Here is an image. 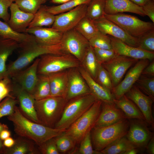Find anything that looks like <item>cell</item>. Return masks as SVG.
Masks as SVG:
<instances>
[{"mask_svg":"<svg viewBox=\"0 0 154 154\" xmlns=\"http://www.w3.org/2000/svg\"><path fill=\"white\" fill-rule=\"evenodd\" d=\"M7 118L13 123L16 133L33 141L39 146L49 139L62 135L66 130L34 122L24 116L16 106L13 112L8 116Z\"/></svg>","mask_w":154,"mask_h":154,"instance_id":"1","label":"cell"},{"mask_svg":"<svg viewBox=\"0 0 154 154\" xmlns=\"http://www.w3.org/2000/svg\"><path fill=\"white\" fill-rule=\"evenodd\" d=\"M21 48L22 50L19 57L7 67L4 78L12 77L42 55L66 53L64 51L60 43L54 45H45L38 43L35 40Z\"/></svg>","mask_w":154,"mask_h":154,"instance_id":"2","label":"cell"},{"mask_svg":"<svg viewBox=\"0 0 154 154\" xmlns=\"http://www.w3.org/2000/svg\"><path fill=\"white\" fill-rule=\"evenodd\" d=\"M97 99L93 94L90 93L68 100L54 127L67 129L87 111Z\"/></svg>","mask_w":154,"mask_h":154,"instance_id":"3","label":"cell"},{"mask_svg":"<svg viewBox=\"0 0 154 154\" xmlns=\"http://www.w3.org/2000/svg\"><path fill=\"white\" fill-rule=\"evenodd\" d=\"M130 123L125 119L113 124L94 127L91 131L92 141L94 150L101 151L117 140L125 136Z\"/></svg>","mask_w":154,"mask_h":154,"instance_id":"4","label":"cell"},{"mask_svg":"<svg viewBox=\"0 0 154 154\" xmlns=\"http://www.w3.org/2000/svg\"><path fill=\"white\" fill-rule=\"evenodd\" d=\"M68 100L63 97L52 96L35 100V108L40 123L54 127Z\"/></svg>","mask_w":154,"mask_h":154,"instance_id":"5","label":"cell"},{"mask_svg":"<svg viewBox=\"0 0 154 154\" xmlns=\"http://www.w3.org/2000/svg\"><path fill=\"white\" fill-rule=\"evenodd\" d=\"M102 102L97 99L81 117L66 129L64 133L71 137L76 144L94 127L100 112Z\"/></svg>","mask_w":154,"mask_h":154,"instance_id":"6","label":"cell"},{"mask_svg":"<svg viewBox=\"0 0 154 154\" xmlns=\"http://www.w3.org/2000/svg\"><path fill=\"white\" fill-rule=\"evenodd\" d=\"M37 67L38 74L48 75L67 70L78 68L80 62L72 55L48 54L40 56Z\"/></svg>","mask_w":154,"mask_h":154,"instance_id":"7","label":"cell"},{"mask_svg":"<svg viewBox=\"0 0 154 154\" xmlns=\"http://www.w3.org/2000/svg\"><path fill=\"white\" fill-rule=\"evenodd\" d=\"M104 17L118 25L129 35L136 38L154 29L153 23L144 21L135 16L123 13L105 14Z\"/></svg>","mask_w":154,"mask_h":154,"instance_id":"8","label":"cell"},{"mask_svg":"<svg viewBox=\"0 0 154 154\" xmlns=\"http://www.w3.org/2000/svg\"><path fill=\"white\" fill-rule=\"evenodd\" d=\"M61 44L64 51L81 62L90 46L89 40L74 28L63 33Z\"/></svg>","mask_w":154,"mask_h":154,"instance_id":"9","label":"cell"},{"mask_svg":"<svg viewBox=\"0 0 154 154\" xmlns=\"http://www.w3.org/2000/svg\"><path fill=\"white\" fill-rule=\"evenodd\" d=\"M87 5L82 4L70 11L55 15L51 27L62 33L74 28L86 16Z\"/></svg>","mask_w":154,"mask_h":154,"instance_id":"10","label":"cell"},{"mask_svg":"<svg viewBox=\"0 0 154 154\" xmlns=\"http://www.w3.org/2000/svg\"><path fill=\"white\" fill-rule=\"evenodd\" d=\"M150 62L147 59L139 60L134 65L124 79L113 88L111 92L115 99H119L131 89Z\"/></svg>","mask_w":154,"mask_h":154,"instance_id":"11","label":"cell"},{"mask_svg":"<svg viewBox=\"0 0 154 154\" xmlns=\"http://www.w3.org/2000/svg\"><path fill=\"white\" fill-rule=\"evenodd\" d=\"M139 60L118 55L102 64L110 76L113 88L120 82L128 69Z\"/></svg>","mask_w":154,"mask_h":154,"instance_id":"12","label":"cell"},{"mask_svg":"<svg viewBox=\"0 0 154 154\" xmlns=\"http://www.w3.org/2000/svg\"><path fill=\"white\" fill-rule=\"evenodd\" d=\"M94 21L101 33L118 39L128 45L137 47V38L130 36L121 27L104 16Z\"/></svg>","mask_w":154,"mask_h":154,"instance_id":"13","label":"cell"},{"mask_svg":"<svg viewBox=\"0 0 154 154\" xmlns=\"http://www.w3.org/2000/svg\"><path fill=\"white\" fill-rule=\"evenodd\" d=\"M125 95L136 104L143 115L145 121L153 127L154 120L152 107L154 101L135 84Z\"/></svg>","mask_w":154,"mask_h":154,"instance_id":"14","label":"cell"},{"mask_svg":"<svg viewBox=\"0 0 154 154\" xmlns=\"http://www.w3.org/2000/svg\"><path fill=\"white\" fill-rule=\"evenodd\" d=\"M40 58H37L31 65L25 70H22L12 77L16 84L32 94L38 78L37 67Z\"/></svg>","mask_w":154,"mask_h":154,"instance_id":"15","label":"cell"},{"mask_svg":"<svg viewBox=\"0 0 154 154\" xmlns=\"http://www.w3.org/2000/svg\"><path fill=\"white\" fill-rule=\"evenodd\" d=\"M112 48L118 55L139 60L147 59L150 61L154 58V52L145 51L127 44L121 40L108 35Z\"/></svg>","mask_w":154,"mask_h":154,"instance_id":"16","label":"cell"},{"mask_svg":"<svg viewBox=\"0 0 154 154\" xmlns=\"http://www.w3.org/2000/svg\"><path fill=\"white\" fill-rule=\"evenodd\" d=\"M68 88L66 99L68 100L81 95L92 93L78 68L67 70Z\"/></svg>","mask_w":154,"mask_h":154,"instance_id":"17","label":"cell"},{"mask_svg":"<svg viewBox=\"0 0 154 154\" xmlns=\"http://www.w3.org/2000/svg\"><path fill=\"white\" fill-rule=\"evenodd\" d=\"M126 119L127 118L125 114L114 102H102L101 110L94 127L111 125Z\"/></svg>","mask_w":154,"mask_h":154,"instance_id":"18","label":"cell"},{"mask_svg":"<svg viewBox=\"0 0 154 154\" xmlns=\"http://www.w3.org/2000/svg\"><path fill=\"white\" fill-rule=\"evenodd\" d=\"M138 120L132 121L130 123L126 135L128 139L136 148L146 146L153 137L147 126Z\"/></svg>","mask_w":154,"mask_h":154,"instance_id":"19","label":"cell"},{"mask_svg":"<svg viewBox=\"0 0 154 154\" xmlns=\"http://www.w3.org/2000/svg\"><path fill=\"white\" fill-rule=\"evenodd\" d=\"M25 33L33 35L37 42L48 45L60 43L63 34V33L52 27L27 28Z\"/></svg>","mask_w":154,"mask_h":154,"instance_id":"20","label":"cell"},{"mask_svg":"<svg viewBox=\"0 0 154 154\" xmlns=\"http://www.w3.org/2000/svg\"><path fill=\"white\" fill-rule=\"evenodd\" d=\"M9 8L10 16L8 24L14 31L19 33H25L34 14L21 10L15 3L13 2Z\"/></svg>","mask_w":154,"mask_h":154,"instance_id":"21","label":"cell"},{"mask_svg":"<svg viewBox=\"0 0 154 154\" xmlns=\"http://www.w3.org/2000/svg\"><path fill=\"white\" fill-rule=\"evenodd\" d=\"M104 11L108 14L128 12L143 17L145 16L142 7L130 0H106Z\"/></svg>","mask_w":154,"mask_h":154,"instance_id":"22","label":"cell"},{"mask_svg":"<svg viewBox=\"0 0 154 154\" xmlns=\"http://www.w3.org/2000/svg\"><path fill=\"white\" fill-rule=\"evenodd\" d=\"M14 89L21 108L25 115L31 121L40 123L35 109V100L32 95L16 84Z\"/></svg>","mask_w":154,"mask_h":154,"instance_id":"23","label":"cell"},{"mask_svg":"<svg viewBox=\"0 0 154 154\" xmlns=\"http://www.w3.org/2000/svg\"><path fill=\"white\" fill-rule=\"evenodd\" d=\"M78 68L86 81L91 93L98 99L103 102H114L115 98L111 92L96 82L81 66L78 67Z\"/></svg>","mask_w":154,"mask_h":154,"instance_id":"24","label":"cell"},{"mask_svg":"<svg viewBox=\"0 0 154 154\" xmlns=\"http://www.w3.org/2000/svg\"><path fill=\"white\" fill-rule=\"evenodd\" d=\"M0 38L14 40L19 43L21 48L35 41L33 35L17 32L11 28L7 23L0 20Z\"/></svg>","mask_w":154,"mask_h":154,"instance_id":"25","label":"cell"},{"mask_svg":"<svg viewBox=\"0 0 154 154\" xmlns=\"http://www.w3.org/2000/svg\"><path fill=\"white\" fill-rule=\"evenodd\" d=\"M50 88V96L66 99L68 88L67 70L48 75Z\"/></svg>","mask_w":154,"mask_h":154,"instance_id":"26","label":"cell"},{"mask_svg":"<svg viewBox=\"0 0 154 154\" xmlns=\"http://www.w3.org/2000/svg\"><path fill=\"white\" fill-rule=\"evenodd\" d=\"M113 102L123 112L127 118L145 121L144 116L138 108L125 95L119 99H114Z\"/></svg>","mask_w":154,"mask_h":154,"instance_id":"27","label":"cell"},{"mask_svg":"<svg viewBox=\"0 0 154 154\" xmlns=\"http://www.w3.org/2000/svg\"><path fill=\"white\" fill-rule=\"evenodd\" d=\"M19 48V44L15 41L0 38V80L4 78L7 59L15 50Z\"/></svg>","mask_w":154,"mask_h":154,"instance_id":"28","label":"cell"},{"mask_svg":"<svg viewBox=\"0 0 154 154\" xmlns=\"http://www.w3.org/2000/svg\"><path fill=\"white\" fill-rule=\"evenodd\" d=\"M48 6L42 5L34 14L33 20L27 28L52 26L55 15L48 12Z\"/></svg>","mask_w":154,"mask_h":154,"instance_id":"29","label":"cell"},{"mask_svg":"<svg viewBox=\"0 0 154 154\" xmlns=\"http://www.w3.org/2000/svg\"><path fill=\"white\" fill-rule=\"evenodd\" d=\"M80 64V66L95 80L100 64L98 62L93 48L91 46L88 48Z\"/></svg>","mask_w":154,"mask_h":154,"instance_id":"30","label":"cell"},{"mask_svg":"<svg viewBox=\"0 0 154 154\" xmlns=\"http://www.w3.org/2000/svg\"><path fill=\"white\" fill-rule=\"evenodd\" d=\"M31 95L35 100L50 96V88L48 75L38 74V80Z\"/></svg>","mask_w":154,"mask_h":154,"instance_id":"31","label":"cell"},{"mask_svg":"<svg viewBox=\"0 0 154 154\" xmlns=\"http://www.w3.org/2000/svg\"><path fill=\"white\" fill-rule=\"evenodd\" d=\"M137 148L124 136L114 141L100 151L102 154H124L129 149Z\"/></svg>","mask_w":154,"mask_h":154,"instance_id":"32","label":"cell"},{"mask_svg":"<svg viewBox=\"0 0 154 154\" xmlns=\"http://www.w3.org/2000/svg\"><path fill=\"white\" fill-rule=\"evenodd\" d=\"M74 28L88 40L99 31L94 21L86 16L82 19Z\"/></svg>","mask_w":154,"mask_h":154,"instance_id":"33","label":"cell"},{"mask_svg":"<svg viewBox=\"0 0 154 154\" xmlns=\"http://www.w3.org/2000/svg\"><path fill=\"white\" fill-rule=\"evenodd\" d=\"M106 0H91L87 5L86 16L94 21L104 16Z\"/></svg>","mask_w":154,"mask_h":154,"instance_id":"34","label":"cell"},{"mask_svg":"<svg viewBox=\"0 0 154 154\" xmlns=\"http://www.w3.org/2000/svg\"><path fill=\"white\" fill-rule=\"evenodd\" d=\"M91 0H71L58 5L48 7L47 10L51 13L56 15L70 11L84 4H88Z\"/></svg>","mask_w":154,"mask_h":154,"instance_id":"35","label":"cell"},{"mask_svg":"<svg viewBox=\"0 0 154 154\" xmlns=\"http://www.w3.org/2000/svg\"><path fill=\"white\" fill-rule=\"evenodd\" d=\"M135 84L154 101V77L141 74Z\"/></svg>","mask_w":154,"mask_h":154,"instance_id":"36","label":"cell"},{"mask_svg":"<svg viewBox=\"0 0 154 154\" xmlns=\"http://www.w3.org/2000/svg\"><path fill=\"white\" fill-rule=\"evenodd\" d=\"M48 0H15V3L21 10L35 14Z\"/></svg>","mask_w":154,"mask_h":154,"instance_id":"37","label":"cell"},{"mask_svg":"<svg viewBox=\"0 0 154 154\" xmlns=\"http://www.w3.org/2000/svg\"><path fill=\"white\" fill-rule=\"evenodd\" d=\"M89 42L90 46L93 48L104 49L112 48L109 35L104 34L99 31L89 40Z\"/></svg>","mask_w":154,"mask_h":154,"instance_id":"38","label":"cell"},{"mask_svg":"<svg viewBox=\"0 0 154 154\" xmlns=\"http://www.w3.org/2000/svg\"><path fill=\"white\" fill-rule=\"evenodd\" d=\"M137 48L149 52H154V29L147 31L137 38Z\"/></svg>","mask_w":154,"mask_h":154,"instance_id":"39","label":"cell"},{"mask_svg":"<svg viewBox=\"0 0 154 154\" xmlns=\"http://www.w3.org/2000/svg\"><path fill=\"white\" fill-rule=\"evenodd\" d=\"M33 149L31 143L27 140L18 139L15 141L13 146L6 149L4 153L8 154H25L32 152Z\"/></svg>","mask_w":154,"mask_h":154,"instance_id":"40","label":"cell"},{"mask_svg":"<svg viewBox=\"0 0 154 154\" xmlns=\"http://www.w3.org/2000/svg\"><path fill=\"white\" fill-rule=\"evenodd\" d=\"M54 139L57 148L60 153H64L68 152L74 148L76 144L71 137L64 133L55 137Z\"/></svg>","mask_w":154,"mask_h":154,"instance_id":"41","label":"cell"},{"mask_svg":"<svg viewBox=\"0 0 154 154\" xmlns=\"http://www.w3.org/2000/svg\"><path fill=\"white\" fill-rule=\"evenodd\" d=\"M95 80L102 86L112 92L113 86L111 78L108 72L101 64L99 66Z\"/></svg>","mask_w":154,"mask_h":154,"instance_id":"42","label":"cell"},{"mask_svg":"<svg viewBox=\"0 0 154 154\" xmlns=\"http://www.w3.org/2000/svg\"><path fill=\"white\" fill-rule=\"evenodd\" d=\"M17 102V100L10 95L2 100L0 102V118L11 114Z\"/></svg>","mask_w":154,"mask_h":154,"instance_id":"43","label":"cell"},{"mask_svg":"<svg viewBox=\"0 0 154 154\" xmlns=\"http://www.w3.org/2000/svg\"><path fill=\"white\" fill-rule=\"evenodd\" d=\"M78 153L80 154H102L100 151L93 149L91 135V131L88 132L80 143Z\"/></svg>","mask_w":154,"mask_h":154,"instance_id":"44","label":"cell"},{"mask_svg":"<svg viewBox=\"0 0 154 154\" xmlns=\"http://www.w3.org/2000/svg\"><path fill=\"white\" fill-rule=\"evenodd\" d=\"M94 52L99 64L108 62L118 55L114 50L93 48Z\"/></svg>","mask_w":154,"mask_h":154,"instance_id":"45","label":"cell"},{"mask_svg":"<svg viewBox=\"0 0 154 154\" xmlns=\"http://www.w3.org/2000/svg\"><path fill=\"white\" fill-rule=\"evenodd\" d=\"M54 138L49 139L39 146L40 150L42 153L60 154L57 148Z\"/></svg>","mask_w":154,"mask_h":154,"instance_id":"46","label":"cell"},{"mask_svg":"<svg viewBox=\"0 0 154 154\" xmlns=\"http://www.w3.org/2000/svg\"><path fill=\"white\" fill-rule=\"evenodd\" d=\"M13 2L10 0H0V18L7 23L9 20L10 16L8 9Z\"/></svg>","mask_w":154,"mask_h":154,"instance_id":"47","label":"cell"},{"mask_svg":"<svg viewBox=\"0 0 154 154\" xmlns=\"http://www.w3.org/2000/svg\"><path fill=\"white\" fill-rule=\"evenodd\" d=\"M142 7L145 15L154 23V1L148 0Z\"/></svg>","mask_w":154,"mask_h":154,"instance_id":"48","label":"cell"},{"mask_svg":"<svg viewBox=\"0 0 154 154\" xmlns=\"http://www.w3.org/2000/svg\"><path fill=\"white\" fill-rule=\"evenodd\" d=\"M9 78H5L0 80V98H4L10 96Z\"/></svg>","mask_w":154,"mask_h":154,"instance_id":"49","label":"cell"},{"mask_svg":"<svg viewBox=\"0 0 154 154\" xmlns=\"http://www.w3.org/2000/svg\"><path fill=\"white\" fill-rule=\"evenodd\" d=\"M141 74L150 77H154V61L153 60L143 70Z\"/></svg>","mask_w":154,"mask_h":154,"instance_id":"50","label":"cell"},{"mask_svg":"<svg viewBox=\"0 0 154 154\" xmlns=\"http://www.w3.org/2000/svg\"><path fill=\"white\" fill-rule=\"evenodd\" d=\"M15 141L12 138L9 137L4 140L3 144L5 147L9 148L11 147L14 144Z\"/></svg>","mask_w":154,"mask_h":154,"instance_id":"51","label":"cell"},{"mask_svg":"<svg viewBox=\"0 0 154 154\" xmlns=\"http://www.w3.org/2000/svg\"><path fill=\"white\" fill-rule=\"evenodd\" d=\"M147 150L151 154H154V138L153 137L148 142L147 145Z\"/></svg>","mask_w":154,"mask_h":154,"instance_id":"52","label":"cell"},{"mask_svg":"<svg viewBox=\"0 0 154 154\" xmlns=\"http://www.w3.org/2000/svg\"><path fill=\"white\" fill-rule=\"evenodd\" d=\"M10 135V132L8 129H6L2 131L0 133V138L3 141L9 137Z\"/></svg>","mask_w":154,"mask_h":154,"instance_id":"53","label":"cell"},{"mask_svg":"<svg viewBox=\"0 0 154 154\" xmlns=\"http://www.w3.org/2000/svg\"><path fill=\"white\" fill-rule=\"evenodd\" d=\"M137 5L142 7L148 0H130Z\"/></svg>","mask_w":154,"mask_h":154,"instance_id":"54","label":"cell"},{"mask_svg":"<svg viewBox=\"0 0 154 154\" xmlns=\"http://www.w3.org/2000/svg\"><path fill=\"white\" fill-rule=\"evenodd\" d=\"M70 0H50L52 3L60 5Z\"/></svg>","mask_w":154,"mask_h":154,"instance_id":"55","label":"cell"},{"mask_svg":"<svg viewBox=\"0 0 154 154\" xmlns=\"http://www.w3.org/2000/svg\"><path fill=\"white\" fill-rule=\"evenodd\" d=\"M138 151L136 148H134L129 150L125 152L124 154H136Z\"/></svg>","mask_w":154,"mask_h":154,"instance_id":"56","label":"cell"},{"mask_svg":"<svg viewBox=\"0 0 154 154\" xmlns=\"http://www.w3.org/2000/svg\"><path fill=\"white\" fill-rule=\"evenodd\" d=\"M8 129V127L7 125L4 124H2L0 123V133L2 131Z\"/></svg>","mask_w":154,"mask_h":154,"instance_id":"57","label":"cell"},{"mask_svg":"<svg viewBox=\"0 0 154 154\" xmlns=\"http://www.w3.org/2000/svg\"><path fill=\"white\" fill-rule=\"evenodd\" d=\"M3 141L0 138V150L2 149L4 146Z\"/></svg>","mask_w":154,"mask_h":154,"instance_id":"58","label":"cell"},{"mask_svg":"<svg viewBox=\"0 0 154 154\" xmlns=\"http://www.w3.org/2000/svg\"><path fill=\"white\" fill-rule=\"evenodd\" d=\"M3 98H0V102L2 100Z\"/></svg>","mask_w":154,"mask_h":154,"instance_id":"59","label":"cell"},{"mask_svg":"<svg viewBox=\"0 0 154 154\" xmlns=\"http://www.w3.org/2000/svg\"><path fill=\"white\" fill-rule=\"evenodd\" d=\"M10 0L12 2L15 1V0Z\"/></svg>","mask_w":154,"mask_h":154,"instance_id":"60","label":"cell"},{"mask_svg":"<svg viewBox=\"0 0 154 154\" xmlns=\"http://www.w3.org/2000/svg\"><path fill=\"white\" fill-rule=\"evenodd\" d=\"M152 0L154 1V0Z\"/></svg>","mask_w":154,"mask_h":154,"instance_id":"61","label":"cell"},{"mask_svg":"<svg viewBox=\"0 0 154 154\" xmlns=\"http://www.w3.org/2000/svg\"></svg>","mask_w":154,"mask_h":154,"instance_id":"62","label":"cell"}]
</instances>
